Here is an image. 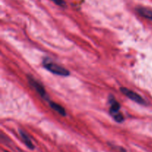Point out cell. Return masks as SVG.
I'll list each match as a JSON object with an SVG mask.
<instances>
[{
	"mask_svg": "<svg viewBox=\"0 0 152 152\" xmlns=\"http://www.w3.org/2000/svg\"><path fill=\"white\" fill-rule=\"evenodd\" d=\"M28 83H29V84L31 85V86H32L34 89H35L36 91H37V93H38L39 94L40 96L43 98V99H45V100H47V101H48V102L50 101L49 100L48 96L47 93H46L45 89L44 86H43L42 85L39 83V82L37 81L35 78H34V77L31 75L28 76Z\"/></svg>",
	"mask_w": 152,
	"mask_h": 152,
	"instance_id": "cell-3",
	"label": "cell"
},
{
	"mask_svg": "<svg viewBox=\"0 0 152 152\" xmlns=\"http://www.w3.org/2000/svg\"><path fill=\"white\" fill-rule=\"evenodd\" d=\"M50 1L54 2L57 5L61 6V7H65L66 5V3H65V1L64 0H50Z\"/></svg>",
	"mask_w": 152,
	"mask_h": 152,
	"instance_id": "cell-8",
	"label": "cell"
},
{
	"mask_svg": "<svg viewBox=\"0 0 152 152\" xmlns=\"http://www.w3.org/2000/svg\"><path fill=\"white\" fill-rule=\"evenodd\" d=\"M137 11L140 16H143L144 18L152 20V10L147 7H137Z\"/></svg>",
	"mask_w": 152,
	"mask_h": 152,
	"instance_id": "cell-5",
	"label": "cell"
},
{
	"mask_svg": "<svg viewBox=\"0 0 152 152\" xmlns=\"http://www.w3.org/2000/svg\"><path fill=\"white\" fill-rule=\"evenodd\" d=\"M120 91H121L125 96H126L128 98H129V99H132L134 102H137V103L141 104V105H145V104H146L145 99H144L140 95L138 94L136 92L130 90V89L127 88L122 87L121 88H120Z\"/></svg>",
	"mask_w": 152,
	"mask_h": 152,
	"instance_id": "cell-4",
	"label": "cell"
},
{
	"mask_svg": "<svg viewBox=\"0 0 152 152\" xmlns=\"http://www.w3.org/2000/svg\"><path fill=\"white\" fill-rule=\"evenodd\" d=\"M42 65L48 71L53 73V74H56V75L62 76V77H68L70 74L69 71L68 69L63 68L61 65H57L55 62H52L51 60H50L48 58H46V59L43 60Z\"/></svg>",
	"mask_w": 152,
	"mask_h": 152,
	"instance_id": "cell-1",
	"label": "cell"
},
{
	"mask_svg": "<svg viewBox=\"0 0 152 152\" xmlns=\"http://www.w3.org/2000/svg\"><path fill=\"white\" fill-rule=\"evenodd\" d=\"M110 99V103H111V107H110V114L112 116L113 118L114 119L116 122L117 123H122L124 121V117L123 114L120 113V105L117 100L113 97H111Z\"/></svg>",
	"mask_w": 152,
	"mask_h": 152,
	"instance_id": "cell-2",
	"label": "cell"
},
{
	"mask_svg": "<svg viewBox=\"0 0 152 152\" xmlns=\"http://www.w3.org/2000/svg\"><path fill=\"white\" fill-rule=\"evenodd\" d=\"M19 134H20L21 137H22V140H23L24 143L26 145V146L28 147V148H29L30 149H34V144H33L31 140L30 139V137H28V135L25 132H23V131H21V130L19 131Z\"/></svg>",
	"mask_w": 152,
	"mask_h": 152,
	"instance_id": "cell-6",
	"label": "cell"
},
{
	"mask_svg": "<svg viewBox=\"0 0 152 152\" xmlns=\"http://www.w3.org/2000/svg\"><path fill=\"white\" fill-rule=\"evenodd\" d=\"M48 102H49V105L50 106V108H51L52 109L54 110L55 111H56L58 114H59L60 115L63 116V117L64 116L66 115V112H65V108H64L62 105H59V104L56 103V102H53V101H49Z\"/></svg>",
	"mask_w": 152,
	"mask_h": 152,
	"instance_id": "cell-7",
	"label": "cell"
}]
</instances>
